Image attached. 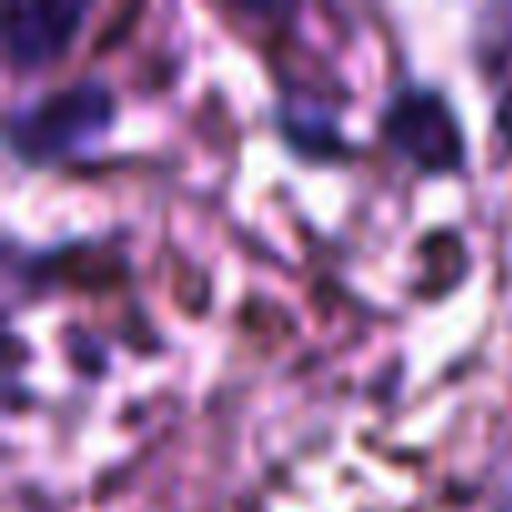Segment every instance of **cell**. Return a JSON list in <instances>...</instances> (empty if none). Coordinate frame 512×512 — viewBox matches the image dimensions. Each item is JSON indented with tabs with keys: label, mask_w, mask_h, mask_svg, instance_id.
<instances>
[{
	"label": "cell",
	"mask_w": 512,
	"mask_h": 512,
	"mask_svg": "<svg viewBox=\"0 0 512 512\" xmlns=\"http://www.w3.org/2000/svg\"><path fill=\"white\" fill-rule=\"evenodd\" d=\"M121 96L101 76L46 86L6 111V151L21 166H66L96 151L116 126Z\"/></svg>",
	"instance_id": "1"
},
{
	"label": "cell",
	"mask_w": 512,
	"mask_h": 512,
	"mask_svg": "<svg viewBox=\"0 0 512 512\" xmlns=\"http://www.w3.org/2000/svg\"><path fill=\"white\" fill-rule=\"evenodd\" d=\"M377 136L417 176H457L467 166L462 121L437 86H422V81L392 86L382 111H377Z\"/></svg>",
	"instance_id": "2"
},
{
	"label": "cell",
	"mask_w": 512,
	"mask_h": 512,
	"mask_svg": "<svg viewBox=\"0 0 512 512\" xmlns=\"http://www.w3.org/2000/svg\"><path fill=\"white\" fill-rule=\"evenodd\" d=\"M81 26L86 6H76V0H16L6 11V71L11 76L46 71L71 51Z\"/></svg>",
	"instance_id": "3"
}]
</instances>
